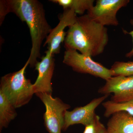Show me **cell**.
Returning <instances> with one entry per match:
<instances>
[{"label": "cell", "instance_id": "obj_4", "mask_svg": "<svg viewBox=\"0 0 133 133\" xmlns=\"http://www.w3.org/2000/svg\"><path fill=\"white\" fill-rule=\"evenodd\" d=\"M35 94L45 107L43 117L46 130L49 133H62L65 112L70 108V105L59 98H53L50 94L44 93Z\"/></svg>", "mask_w": 133, "mask_h": 133}, {"label": "cell", "instance_id": "obj_10", "mask_svg": "<svg viewBox=\"0 0 133 133\" xmlns=\"http://www.w3.org/2000/svg\"><path fill=\"white\" fill-rule=\"evenodd\" d=\"M45 53L41 62H37L35 66V70L38 71V75L35 82L33 84V88L35 94L44 93L52 95L51 80L55 69V59L54 55L48 50Z\"/></svg>", "mask_w": 133, "mask_h": 133}, {"label": "cell", "instance_id": "obj_7", "mask_svg": "<svg viewBox=\"0 0 133 133\" xmlns=\"http://www.w3.org/2000/svg\"><path fill=\"white\" fill-rule=\"evenodd\" d=\"M98 92L103 95L112 93L111 100L122 102L133 99V76H113L106 81Z\"/></svg>", "mask_w": 133, "mask_h": 133}, {"label": "cell", "instance_id": "obj_5", "mask_svg": "<svg viewBox=\"0 0 133 133\" xmlns=\"http://www.w3.org/2000/svg\"><path fill=\"white\" fill-rule=\"evenodd\" d=\"M63 63L71 67L74 71L89 74L105 81L112 77L110 69L95 62L91 57L79 53L76 50H66Z\"/></svg>", "mask_w": 133, "mask_h": 133}, {"label": "cell", "instance_id": "obj_12", "mask_svg": "<svg viewBox=\"0 0 133 133\" xmlns=\"http://www.w3.org/2000/svg\"><path fill=\"white\" fill-rule=\"evenodd\" d=\"M15 108L5 94L0 91V130L7 128L15 118L17 113Z\"/></svg>", "mask_w": 133, "mask_h": 133}, {"label": "cell", "instance_id": "obj_16", "mask_svg": "<svg viewBox=\"0 0 133 133\" xmlns=\"http://www.w3.org/2000/svg\"><path fill=\"white\" fill-rule=\"evenodd\" d=\"M83 133H108L107 128L101 123L100 118L96 114L94 120L90 124L85 126Z\"/></svg>", "mask_w": 133, "mask_h": 133}, {"label": "cell", "instance_id": "obj_13", "mask_svg": "<svg viewBox=\"0 0 133 133\" xmlns=\"http://www.w3.org/2000/svg\"><path fill=\"white\" fill-rule=\"evenodd\" d=\"M51 2L62 6L64 10H72L76 14L83 15L94 6L93 0H51Z\"/></svg>", "mask_w": 133, "mask_h": 133}, {"label": "cell", "instance_id": "obj_1", "mask_svg": "<svg viewBox=\"0 0 133 133\" xmlns=\"http://www.w3.org/2000/svg\"><path fill=\"white\" fill-rule=\"evenodd\" d=\"M3 12L14 13L28 25L31 36V47L28 59L30 67H35L41 57V47L52 29L45 18L43 6L37 0H3Z\"/></svg>", "mask_w": 133, "mask_h": 133}, {"label": "cell", "instance_id": "obj_15", "mask_svg": "<svg viewBox=\"0 0 133 133\" xmlns=\"http://www.w3.org/2000/svg\"><path fill=\"white\" fill-rule=\"evenodd\" d=\"M110 69L112 77L133 76V61L116 62Z\"/></svg>", "mask_w": 133, "mask_h": 133}, {"label": "cell", "instance_id": "obj_11", "mask_svg": "<svg viewBox=\"0 0 133 133\" xmlns=\"http://www.w3.org/2000/svg\"><path fill=\"white\" fill-rule=\"evenodd\" d=\"M108 133H133V116L125 112L112 115L107 124Z\"/></svg>", "mask_w": 133, "mask_h": 133}, {"label": "cell", "instance_id": "obj_9", "mask_svg": "<svg viewBox=\"0 0 133 133\" xmlns=\"http://www.w3.org/2000/svg\"><path fill=\"white\" fill-rule=\"evenodd\" d=\"M77 14L72 10H64L59 18L58 24L51 31L46 38L44 46L48 45V50L54 55L60 51L61 45L64 42L66 32L65 29L74 24L77 19Z\"/></svg>", "mask_w": 133, "mask_h": 133}, {"label": "cell", "instance_id": "obj_14", "mask_svg": "<svg viewBox=\"0 0 133 133\" xmlns=\"http://www.w3.org/2000/svg\"><path fill=\"white\" fill-rule=\"evenodd\" d=\"M102 105L105 109L104 116L108 118L119 112H125L133 116V99L122 102H115L111 100L103 102Z\"/></svg>", "mask_w": 133, "mask_h": 133}, {"label": "cell", "instance_id": "obj_3", "mask_svg": "<svg viewBox=\"0 0 133 133\" xmlns=\"http://www.w3.org/2000/svg\"><path fill=\"white\" fill-rule=\"evenodd\" d=\"M29 63L28 59L19 70L6 74L1 78L0 91L16 108L28 104L35 94L33 84L25 75Z\"/></svg>", "mask_w": 133, "mask_h": 133}, {"label": "cell", "instance_id": "obj_6", "mask_svg": "<svg viewBox=\"0 0 133 133\" xmlns=\"http://www.w3.org/2000/svg\"><path fill=\"white\" fill-rule=\"evenodd\" d=\"M129 2V0H98L87 14L92 21L102 26H117L119 24L117 12Z\"/></svg>", "mask_w": 133, "mask_h": 133}, {"label": "cell", "instance_id": "obj_17", "mask_svg": "<svg viewBox=\"0 0 133 133\" xmlns=\"http://www.w3.org/2000/svg\"><path fill=\"white\" fill-rule=\"evenodd\" d=\"M130 23H131V24L133 26V19H131V21H130ZM123 31L125 34H127L130 35L132 36V50H131L129 52H128V53L126 55V57L130 58L133 56V30L129 32H128L127 31H126V30H123Z\"/></svg>", "mask_w": 133, "mask_h": 133}, {"label": "cell", "instance_id": "obj_8", "mask_svg": "<svg viewBox=\"0 0 133 133\" xmlns=\"http://www.w3.org/2000/svg\"><path fill=\"white\" fill-rule=\"evenodd\" d=\"M109 96L103 95L92 99L84 106L75 108L72 111H66L65 115L63 131H66L69 127L75 124H82L85 127L91 123L96 115L95 109Z\"/></svg>", "mask_w": 133, "mask_h": 133}, {"label": "cell", "instance_id": "obj_2", "mask_svg": "<svg viewBox=\"0 0 133 133\" xmlns=\"http://www.w3.org/2000/svg\"><path fill=\"white\" fill-rule=\"evenodd\" d=\"M69 28L64 41L66 50L78 51L91 57L104 52L109 41L107 29L92 21L88 15L77 17Z\"/></svg>", "mask_w": 133, "mask_h": 133}, {"label": "cell", "instance_id": "obj_18", "mask_svg": "<svg viewBox=\"0 0 133 133\" xmlns=\"http://www.w3.org/2000/svg\"></svg>", "mask_w": 133, "mask_h": 133}]
</instances>
